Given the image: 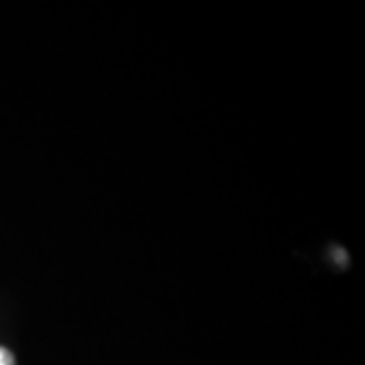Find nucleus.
I'll list each match as a JSON object with an SVG mask.
<instances>
[{
    "label": "nucleus",
    "mask_w": 365,
    "mask_h": 365,
    "mask_svg": "<svg viewBox=\"0 0 365 365\" xmlns=\"http://www.w3.org/2000/svg\"><path fill=\"white\" fill-rule=\"evenodd\" d=\"M0 365H14L13 353L4 349V347H0Z\"/></svg>",
    "instance_id": "nucleus-1"
}]
</instances>
